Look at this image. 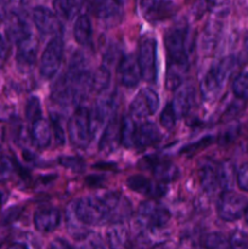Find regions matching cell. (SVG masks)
Returning a JSON list of instances; mask_svg holds the SVG:
<instances>
[{"label":"cell","mask_w":248,"mask_h":249,"mask_svg":"<svg viewBox=\"0 0 248 249\" xmlns=\"http://www.w3.org/2000/svg\"><path fill=\"white\" fill-rule=\"evenodd\" d=\"M160 124L164 129L167 130H172L175 126V122H177V116H175V112L173 109L172 104H167V106L164 107V109L160 113Z\"/></svg>","instance_id":"8d00e7d4"},{"label":"cell","mask_w":248,"mask_h":249,"mask_svg":"<svg viewBox=\"0 0 248 249\" xmlns=\"http://www.w3.org/2000/svg\"><path fill=\"white\" fill-rule=\"evenodd\" d=\"M49 249H73L71 247L70 243L67 241L62 240V238H56L53 242L50 243V247Z\"/></svg>","instance_id":"ee69618b"},{"label":"cell","mask_w":248,"mask_h":249,"mask_svg":"<svg viewBox=\"0 0 248 249\" xmlns=\"http://www.w3.org/2000/svg\"><path fill=\"white\" fill-rule=\"evenodd\" d=\"M159 107V96L152 88H143L136 94L131 101L129 111L130 117L136 119H143L152 116Z\"/></svg>","instance_id":"9c48e42d"},{"label":"cell","mask_w":248,"mask_h":249,"mask_svg":"<svg viewBox=\"0 0 248 249\" xmlns=\"http://www.w3.org/2000/svg\"><path fill=\"white\" fill-rule=\"evenodd\" d=\"M118 143H121V124L113 118L105 126L104 134L99 142V150L106 153L112 152Z\"/></svg>","instance_id":"603a6c76"},{"label":"cell","mask_w":248,"mask_h":249,"mask_svg":"<svg viewBox=\"0 0 248 249\" xmlns=\"http://www.w3.org/2000/svg\"><path fill=\"white\" fill-rule=\"evenodd\" d=\"M186 38V28L173 27L167 31L164 36V45L170 63H179V65L187 63Z\"/></svg>","instance_id":"ba28073f"},{"label":"cell","mask_w":248,"mask_h":249,"mask_svg":"<svg viewBox=\"0 0 248 249\" xmlns=\"http://www.w3.org/2000/svg\"><path fill=\"white\" fill-rule=\"evenodd\" d=\"M109 82H111V73L107 67H100L96 72L92 74L91 89L92 91L101 92L107 89Z\"/></svg>","instance_id":"1f68e13d"},{"label":"cell","mask_w":248,"mask_h":249,"mask_svg":"<svg viewBox=\"0 0 248 249\" xmlns=\"http://www.w3.org/2000/svg\"><path fill=\"white\" fill-rule=\"evenodd\" d=\"M73 36L75 41L80 45H88L90 43L92 36V26L87 15H79L77 17L73 27Z\"/></svg>","instance_id":"484cf974"},{"label":"cell","mask_w":248,"mask_h":249,"mask_svg":"<svg viewBox=\"0 0 248 249\" xmlns=\"http://www.w3.org/2000/svg\"><path fill=\"white\" fill-rule=\"evenodd\" d=\"M7 249H28L24 243H12V245H10Z\"/></svg>","instance_id":"7dc6e473"},{"label":"cell","mask_w":248,"mask_h":249,"mask_svg":"<svg viewBox=\"0 0 248 249\" xmlns=\"http://www.w3.org/2000/svg\"><path fill=\"white\" fill-rule=\"evenodd\" d=\"M204 249H231L230 243L223 235L218 232L209 233L203 240Z\"/></svg>","instance_id":"d6a6232c"},{"label":"cell","mask_w":248,"mask_h":249,"mask_svg":"<svg viewBox=\"0 0 248 249\" xmlns=\"http://www.w3.org/2000/svg\"><path fill=\"white\" fill-rule=\"evenodd\" d=\"M2 156H4V153H2V148H1V146H0V160H2Z\"/></svg>","instance_id":"f907efd6"},{"label":"cell","mask_w":248,"mask_h":249,"mask_svg":"<svg viewBox=\"0 0 248 249\" xmlns=\"http://www.w3.org/2000/svg\"><path fill=\"white\" fill-rule=\"evenodd\" d=\"M162 133L158 129V126L155 123L151 122H145L138 126L135 138V146L140 148L150 147V146L156 145L162 140Z\"/></svg>","instance_id":"44dd1931"},{"label":"cell","mask_w":248,"mask_h":249,"mask_svg":"<svg viewBox=\"0 0 248 249\" xmlns=\"http://www.w3.org/2000/svg\"><path fill=\"white\" fill-rule=\"evenodd\" d=\"M68 139L75 148L84 150L91 141L92 129L90 122V112L87 107L78 106L67 123Z\"/></svg>","instance_id":"3957f363"},{"label":"cell","mask_w":248,"mask_h":249,"mask_svg":"<svg viewBox=\"0 0 248 249\" xmlns=\"http://www.w3.org/2000/svg\"><path fill=\"white\" fill-rule=\"evenodd\" d=\"M235 164L231 160H224L218 164V182L219 187L224 189V191H231L233 182L236 181Z\"/></svg>","instance_id":"83f0119b"},{"label":"cell","mask_w":248,"mask_h":249,"mask_svg":"<svg viewBox=\"0 0 248 249\" xmlns=\"http://www.w3.org/2000/svg\"><path fill=\"white\" fill-rule=\"evenodd\" d=\"M231 249H248V235L241 230L233 231L229 238Z\"/></svg>","instance_id":"74e56055"},{"label":"cell","mask_w":248,"mask_h":249,"mask_svg":"<svg viewBox=\"0 0 248 249\" xmlns=\"http://www.w3.org/2000/svg\"><path fill=\"white\" fill-rule=\"evenodd\" d=\"M58 163H60L62 167L67 168V169L73 170L75 173H80L84 170V162H83L82 158L79 157H71V156H65V157H61L58 160Z\"/></svg>","instance_id":"f35d334b"},{"label":"cell","mask_w":248,"mask_h":249,"mask_svg":"<svg viewBox=\"0 0 248 249\" xmlns=\"http://www.w3.org/2000/svg\"><path fill=\"white\" fill-rule=\"evenodd\" d=\"M78 249H106L99 233L89 232L82 241H79Z\"/></svg>","instance_id":"e575fe53"},{"label":"cell","mask_w":248,"mask_h":249,"mask_svg":"<svg viewBox=\"0 0 248 249\" xmlns=\"http://www.w3.org/2000/svg\"><path fill=\"white\" fill-rule=\"evenodd\" d=\"M247 206L248 202L245 196L233 191H224L219 197L216 211L221 220L231 223L245 215Z\"/></svg>","instance_id":"8992f818"},{"label":"cell","mask_w":248,"mask_h":249,"mask_svg":"<svg viewBox=\"0 0 248 249\" xmlns=\"http://www.w3.org/2000/svg\"><path fill=\"white\" fill-rule=\"evenodd\" d=\"M12 167L9 162H4L0 165V182H5L11 178Z\"/></svg>","instance_id":"7bdbcfd3"},{"label":"cell","mask_w":248,"mask_h":249,"mask_svg":"<svg viewBox=\"0 0 248 249\" xmlns=\"http://www.w3.org/2000/svg\"><path fill=\"white\" fill-rule=\"evenodd\" d=\"M117 73H118L119 82L125 88L136 87L140 79H142L138 60L131 55H125L121 58Z\"/></svg>","instance_id":"7c38bea8"},{"label":"cell","mask_w":248,"mask_h":249,"mask_svg":"<svg viewBox=\"0 0 248 249\" xmlns=\"http://www.w3.org/2000/svg\"><path fill=\"white\" fill-rule=\"evenodd\" d=\"M195 102V88L191 83H184L177 90H175L173 102H170L177 118L186 117L191 111Z\"/></svg>","instance_id":"4fadbf2b"},{"label":"cell","mask_w":248,"mask_h":249,"mask_svg":"<svg viewBox=\"0 0 248 249\" xmlns=\"http://www.w3.org/2000/svg\"><path fill=\"white\" fill-rule=\"evenodd\" d=\"M7 43L6 39L0 34V61H4L7 56Z\"/></svg>","instance_id":"f6af8a7d"},{"label":"cell","mask_w":248,"mask_h":249,"mask_svg":"<svg viewBox=\"0 0 248 249\" xmlns=\"http://www.w3.org/2000/svg\"><path fill=\"white\" fill-rule=\"evenodd\" d=\"M141 14L148 22L164 21L177 12V5L172 1H142Z\"/></svg>","instance_id":"8fae6325"},{"label":"cell","mask_w":248,"mask_h":249,"mask_svg":"<svg viewBox=\"0 0 248 249\" xmlns=\"http://www.w3.org/2000/svg\"><path fill=\"white\" fill-rule=\"evenodd\" d=\"M236 67L237 60L235 56H228L209 68L199 84V90L204 101L212 102L220 95L229 77Z\"/></svg>","instance_id":"6da1fadb"},{"label":"cell","mask_w":248,"mask_h":249,"mask_svg":"<svg viewBox=\"0 0 248 249\" xmlns=\"http://www.w3.org/2000/svg\"><path fill=\"white\" fill-rule=\"evenodd\" d=\"M50 124L51 129L53 131V138H55V142L57 146H62L66 141V134L65 128L62 126V121H61L58 114H51L50 117Z\"/></svg>","instance_id":"836d02e7"},{"label":"cell","mask_w":248,"mask_h":249,"mask_svg":"<svg viewBox=\"0 0 248 249\" xmlns=\"http://www.w3.org/2000/svg\"><path fill=\"white\" fill-rule=\"evenodd\" d=\"M163 185L164 184H155L142 175H133L126 180V186L131 191L152 197H160L164 195L165 187Z\"/></svg>","instance_id":"e0dca14e"},{"label":"cell","mask_w":248,"mask_h":249,"mask_svg":"<svg viewBox=\"0 0 248 249\" xmlns=\"http://www.w3.org/2000/svg\"><path fill=\"white\" fill-rule=\"evenodd\" d=\"M26 117L32 123L41 118V106L38 96H31L26 104Z\"/></svg>","instance_id":"d590c367"},{"label":"cell","mask_w":248,"mask_h":249,"mask_svg":"<svg viewBox=\"0 0 248 249\" xmlns=\"http://www.w3.org/2000/svg\"><path fill=\"white\" fill-rule=\"evenodd\" d=\"M151 249H175L174 246L172 245V243L169 242H160V243H157V245L153 246Z\"/></svg>","instance_id":"bcb514c9"},{"label":"cell","mask_w":248,"mask_h":249,"mask_svg":"<svg viewBox=\"0 0 248 249\" xmlns=\"http://www.w3.org/2000/svg\"><path fill=\"white\" fill-rule=\"evenodd\" d=\"M212 141V138L211 136H206V138L201 139V140H198L197 142H194L191 143V145H187L186 147H184L181 150V153H187V155H191V153H195V152H198L199 150H202V148L206 147L207 145H208L209 142Z\"/></svg>","instance_id":"b9f144b4"},{"label":"cell","mask_w":248,"mask_h":249,"mask_svg":"<svg viewBox=\"0 0 248 249\" xmlns=\"http://www.w3.org/2000/svg\"><path fill=\"white\" fill-rule=\"evenodd\" d=\"M51 124L45 118H39L32 123L31 138L39 148H46L51 142Z\"/></svg>","instance_id":"cb8c5ba5"},{"label":"cell","mask_w":248,"mask_h":249,"mask_svg":"<svg viewBox=\"0 0 248 249\" xmlns=\"http://www.w3.org/2000/svg\"><path fill=\"white\" fill-rule=\"evenodd\" d=\"M53 9H55L57 17H62L66 21H71L75 15L79 14V10L82 7L83 2L80 1H66V0H58L53 1Z\"/></svg>","instance_id":"f546056e"},{"label":"cell","mask_w":248,"mask_h":249,"mask_svg":"<svg viewBox=\"0 0 248 249\" xmlns=\"http://www.w3.org/2000/svg\"><path fill=\"white\" fill-rule=\"evenodd\" d=\"M90 11L104 21L105 23L114 24L123 16V9L121 2L117 1H97L92 2Z\"/></svg>","instance_id":"9a60e30c"},{"label":"cell","mask_w":248,"mask_h":249,"mask_svg":"<svg viewBox=\"0 0 248 249\" xmlns=\"http://www.w3.org/2000/svg\"><path fill=\"white\" fill-rule=\"evenodd\" d=\"M245 53H246V55H247V58H248V33L245 38Z\"/></svg>","instance_id":"c3c4849f"},{"label":"cell","mask_w":248,"mask_h":249,"mask_svg":"<svg viewBox=\"0 0 248 249\" xmlns=\"http://www.w3.org/2000/svg\"><path fill=\"white\" fill-rule=\"evenodd\" d=\"M198 177L204 191L213 192L219 186L218 164L211 158H204L199 162Z\"/></svg>","instance_id":"d6986e66"},{"label":"cell","mask_w":248,"mask_h":249,"mask_svg":"<svg viewBox=\"0 0 248 249\" xmlns=\"http://www.w3.org/2000/svg\"><path fill=\"white\" fill-rule=\"evenodd\" d=\"M146 168L152 170L156 179L158 181L163 182V184L173 181V180L177 179V177H179L177 167L174 163L169 162V160H159L157 158H150Z\"/></svg>","instance_id":"ffe728a7"},{"label":"cell","mask_w":248,"mask_h":249,"mask_svg":"<svg viewBox=\"0 0 248 249\" xmlns=\"http://www.w3.org/2000/svg\"><path fill=\"white\" fill-rule=\"evenodd\" d=\"M36 53H38V41L33 36L17 44L16 61L21 67L33 66L35 63Z\"/></svg>","instance_id":"7402d4cb"},{"label":"cell","mask_w":248,"mask_h":249,"mask_svg":"<svg viewBox=\"0 0 248 249\" xmlns=\"http://www.w3.org/2000/svg\"><path fill=\"white\" fill-rule=\"evenodd\" d=\"M247 153H248V143H247Z\"/></svg>","instance_id":"816d5d0a"},{"label":"cell","mask_w":248,"mask_h":249,"mask_svg":"<svg viewBox=\"0 0 248 249\" xmlns=\"http://www.w3.org/2000/svg\"><path fill=\"white\" fill-rule=\"evenodd\" d=\"M33 22L41 34H58L62 31V23L57 15L46 6H36L32 12Z\"/></svg>","instance_id":"30bf717a"},{"label":"cell","mask_w":248,"mask_h":249,"mask_svg":"<svg viewBox=\"0 0 248 249\" xmlns=\"http://www.w3.org/2000/svg\"><path fill=\"white\" fill-rule=\"evenodd\" d=\"M106 240L109 249H133L130 233L123 224H112L107 229Z\"/></svg>","instance_id":"ac0fdd59"},{"label":"cell","mask_w":248,"mask_h":249,"mask_svg":"<svg viewBox=\"0 0 248 249\" xmlns=\"http://www.w3.org/2000/svg\"><path fill=\"white\" fill-rule=\"evenodd\" d=\"M136 126L135 121L133 117L125 116L122 118L121 122V143L126 148H131L135 146L136 138Z\"/></svg>","instance_id":"f1b7e54d"},{"label":"cell","mask_w":248,"mask_h":249,"mask_svg":"<svg viewBox=\"0 0 248 249\" xmlns=\"http://www.w3.org/2000/svg\"><path fill=\"white\" fill-rule=\"evenodd\" d=\"M61 214L56 208H43L35 212L33 218L36 231L41 233H50L58 228Z\"/></svg>","instance_id":"2e32d148"},{"label":"cell","mask_w":248,"mask_h":249,"mask_svg":"<svg viewBox=\"0 0 248 249\" xmlns=\"http://www.w3.org/2000/svg\"><path fill=\"white\" fill-rule=\"evenodd\" d=\"M77 218L84 225H102L111 221V212L102 196H87L73 203Z\"/></svg>","instance_id":"7a4b0ae2"},{"label":"cell","mask_w":248,"mask_h":249,"mask_svg":"<svg viewBox=\"0 0 248 249\" xmlns=\"http://www.w3.org/2000/svg\"><path fill=\"white\" fill-rule=\"evenodd\" d=\"M139 221L146 230L156 231L164 228L170 220V212L155 199H147L138 208Z\"/></svg>","instance_id":"277c9868"},{"label":"cell","mask_w":248,"mask_h":249,"mask_svg":"<svg viewBox=\"0 0 248 249\" xmlns=\"http://www.w3.org/2000/svg\"><path fill=\"white\" fill-rule=\"evenodd\" d=\"M236 181H237V186L242 191L248 192V163H243L237 170Z\"/></svg>","instance_id":"60d3db41"},{"label":"cell","mask_w":248,"mask_h":249,"mask_svg":"<svg viewBox=\"0 0 248 249\" xmlns=\"http://www.w3.org/2000/svg\"><path fill=\"white\" fill-rule=\"evenodd\" d=\"M141 78L146 82L157 79V41L153 36H146L141 40L138 55Z\"/></svg>","instance_id":"5b68a950"},{"label":"cell","mask_w":248,"mask_h":249,"mask_svg":"<svg viewBox=\"0 0 248 249\" xmlns=\"http://www.w3.org/2000/svg\"><path fill=\"white\" fill-rule=\"evenodd\" d=\"M32 36L29 24L17 12H12L6 17V36L10 41L19 44Z\"/></svg>","instance_id":"5bb4252c"},{"label":"cell","mask_w":248,"mask_h":249,"mask_svg":"<svg viewBox=\"0 0 248 249\" xmlns=\"http://www.w3.org/2000/svg\"><path fill=\"white\" fill-rule=\"evenodd\" d=\"M245 218H246V221H247V224H248V206H247V209H246V213H245Z\"/></svg>","instance_id":"681fc988"},{"label":"cell","mask_w":248,"mask_h":249,"mask_svg":"<svg viewBox=\"0 0 248 249\" xmlns=\"http://www.w3.org/2000/svg\"><path fill=\"white\" fill-rule=\"evenodd\" d=\"M238 133H240V125H238V123H233L232 125L228 126L223 134H220L219 141H220L221 145H228L237 138Z\"/></svg>","instance_id":"ab89813d"},{"label":"cell","mask_w":248,"mask_h":249,"mask_svg":"<svg viewBox=\"0 0 248 249\" xmlns=\"http://www.w3.org/2000/svg\"><path fill=\"white\" fill-rule=\"evenodd\" d=\"M232 92L241 100H248V67L243 68L232 82Z\"/></svg>","instance_id":"4dcf8cb0"},{"label":"cell","mask_w":248,"mask_h":249,"mask_svg":"<svg viewBox=\"0 0 248 249\" xmlns=\"http://www.w3.org/2000/svg\"><path fill=\"white\" fill-rule=\"evenodd\" d=\"M187 72V63H170L168 66L167 74H165V88L170 91H175L184 84L185 75Z\"/></svg>","instance_id":"d4e9b609"},{"label":"cell","mask_w":248,"mask_h":249,"mask_svg":"<svg viewBox=\"0 0 248 249\" xmlns=\"http://www.w3.org/2000/svg\"><path fill=\"white\" fill-rule=\"evenodd\" d=\"M63 58V40L56 36L45 46L40 58V74L45 79H51L60 70Z\"/></svg>","instance_id":"52a82bcc"},{"label":"cell","mask_w":248,"mask_h":249,"mask_svg":"<svg viewBox=\"0 0 248 249\" xmlns=\"http://www.w3.org/2000/svg\"><path fill=\"white\" fill-rule=\"evenodd\" d=\"M66 228H67L68 233L78 242L82 241L90 232L87 229V225H84L75 215L74 211H73V203L68 207L67 212H66Z\"/></svg>","instance_id":"4316f807"}]
</instances>
